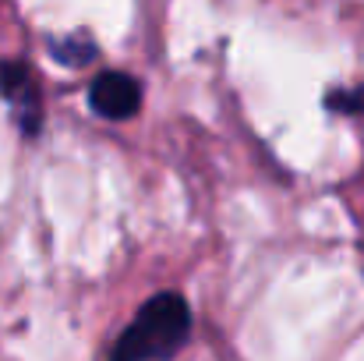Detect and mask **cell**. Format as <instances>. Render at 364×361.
Listing matches in <instances>:
<instances>
[{"mask_svg":"<svg viewBox=\"0 0 364 361\" xmlns=\"http://www.w3.org/2000/svg\"><path fill=\"white\" fill-rule=\"evenodd\" d=\"M326 110H333V114H347V117H354V114H364V85H350V89H333L326 100Z\"/></svg>","mask_w":364,"mask_h":361,"instance_id":"5","label":"cell"},{"mask_svg":"<svg viewBox=\"0 0 364 361\" xmlns=\"http://www.w3.org/2000/svg\"><path fill=\"white\" fill-rule=\"evenodd\" d=\"M46 50H50V57H53L57 64H64V68H85V64H92V61L100 57L96 39H92L89 32H82V28H75V32H68V36H50V39H46Z\"/></svg>","mask_w":364,"mask_h":361,"instance_id":"4","label":"cell"},{"mask_svg":"<svg viewBox=\"0 0 364 361\" xmlns=\"http://www.w3.org/2000/svg\"><path fill=\"white\" fill-rule=\"evenodd\" d=\"M191 337V308L177 291L152 294L117 337L110 361H170Z\"/></svg>","mask_w":364,"mask_h":361,"instance_id":"1","label":"cell"},{"mask_svg":"<svg viewBox=\"0 0 364 361\" xmlns=\"http://www.w3.org/2000/svg\"><path fill=\"white\" fill-rule=\"evenodd\" d=\"M0 100L11 107L21 135H28V138L39 135V127H43V96H39L32 68L21 57L18 61H0Z\"/></svg>","mask_w":364,"mask_h":361,"instance_id":"2","label":"cell"},{"mask_svg":"<svg viewBox=\"0 0 364 361\" xmlns=\"http://www.w3.org/2000/svg\"><path fill=\"white\" fill-rule=\"evenodd\" d=\"M89 107L107 120H131L141 110V82L127 71H103L89 85Z\"/></svg>","mask_w":364,"mask_h":361,"instance_id":"3","label":"cell"}]
</instances>
